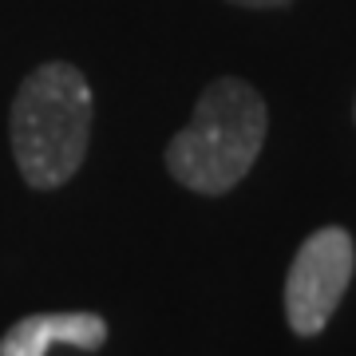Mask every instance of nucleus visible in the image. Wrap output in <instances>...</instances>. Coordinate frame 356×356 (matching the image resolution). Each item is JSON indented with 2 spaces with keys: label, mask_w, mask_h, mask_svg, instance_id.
<instances>
[{
  "label": "nucleus",
  "mask_w": 356,
  "mask_h": 356,
  "mask_svg": "<svg viewBox=\"0 0 356 356\" xmlns=\"http://www.w3.org/2000/svg\"><path fill=\"white\" fill-rule=\"evenodd\" d=\"M269 111L254 83L222 76L198 95L191 123L166 143V170L186 191L218 198L234 191L266 147Z\"/></svg>",
  "instance_id": "obj_1"
},
{
  "label": "nucleus",
  "mask_w": 356,
  "mask_h": 356,
  "mask_svg": "<svg viewBox=\"0 0 356 356\" xmlns=\"http://www.w3.org/2000/svg\"><path fill=\"white\" fill-rule=\"evenodd\" d=\"M67 344L79 353H95L107 344V321L99 313H32L20 317L0 337V356H48V348Z\"/></svg>",
  "instance_id": "obj_4"
},
{
  "label": "nucleus",
  "mask_w": 356,
  "mask_h": 356,
  "mask_svg": "<svg viewBox=\"0 0 356 356\" xmlns=\"http://www.w3.org/2000/svg\"><path fill=\"white\" fill-rule=\"evenodd\" d=\"M229 4H238V8H285L293 0H229Z\"/></svg>",
  "instance_id": "obj_5"
},
{
  "label": "nucleus",
  "mask_w": 356,
  "mask_h": 356,
  "mask_svg": "<svg viewBox=\"0 0 356 356\" xmlns=\"http://www.w3.org/2000/svg\"><path fill=\"white\" fill-rule=\"evenodd\" d=\"M353 115H356V111H353Z\"/></svg>",
  "instance_id": "obj_6"
},
{
  "label": "nucleus",
  "mask_w": 356,
  "mask_h": 356,
  "mask_svg": "<svg viewBox=\"0 0 356 356\" xmlns=\"http://www.w3.org/2000/svg\"><path fill=\"white\" fill-rule=\"evenodd\" d=\"M95 99L76 64L51 60L28 72L13 99V154L32 191H56L83 166Z\"/></svg>",
  "instance_id": "obj_2"
},
{
  "label": "nucleus",
  "mask_w": 356,
  "mask_h": 356,
  "mask_svg": "<svg viewBox=\"0 0 356 356\" xmlns=\"http://www.w3.org/2000/svg\"><path fill=\"white\" fill-rule=\"evenodd\" d=\"M356 269V245L353 234L341 226L313 229L285 277V321L297 337H317L332 321L341 297L348 293Z\"/></svg>",
  "instance_id": "obj_3"
}]
</instances>
